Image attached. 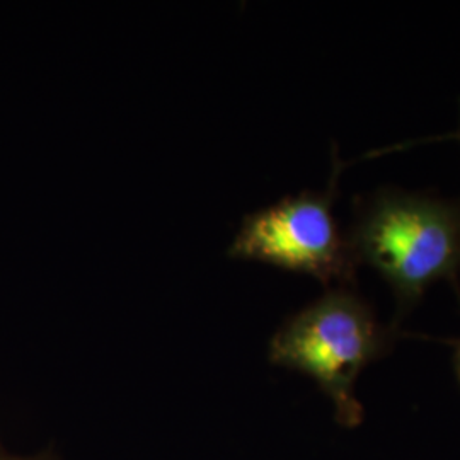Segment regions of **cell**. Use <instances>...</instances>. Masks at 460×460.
Returning <instances> with one entry per match:
<instances>
[{"label":"cell","instance_id":"obj_5","mask_svg":"<svg viewBox=\"0 0 460 460\" xmlns=\"http://www.w3.org/2000/svg\"><path fill=\"white\" fill-rule=\"evenodd\" d=\"M0 460H49L47 457H33V459H19V457H7V456H0Z\"/></svg>","mask_w":460,"mask_h":460},{"label":"cell","instance_id":"obj_1","mask_svg":"<svg viewBox=\"0 0 460 460\" xmlns=\"http://www.w3.org/2000/svg\"><path fill=\"white\" fill-rule=\"evenodd\" d=\"M358 264H368L393 287L406 314L440 279L460 271V203L382 188L355 201L346 234Z\"/></svg>","mask_w":460,"mask_h":460},{"label":"cell","instance_id":"obj_6","mask_svg":"<svg viewBox=\"0 0 460 460\" xmlns=\"http://www.w3.org/2000/svg\"><path fill=\"white\" fill-rule=\"evenodd\" d=\"M450 137H454V138H459V140H460V128H459V130H457V133H452V135H450Z\"/></svg>","mask_w":460,"mask_h":460},{"label":"cell","instance_id":"obj_4","mask_svg":"<svg viewBox=\"0 0 460 460\" xmlns=\"http://www.w3.org/2000/svg\"><path fill=\"white\" fill-rule=\"evenodd\" d=\"M454 368H456V376H457V380H459L460 384V340L459 341H456V351H454Z\"/></svg>","mask_w":460,"mask_h":460},{"label":"cell","instance_id":"obj_3","mask_svg":"<svg viewBox=\"0 0 460 460\" xmlns=\"http://www.w3.org/2000/svg\"><path fill=\"white\" fill-rule=\"evenodd\" d=\"M336 176L338 169L326 191H302L247 215L230 256L305 273L324 285H349L358 261L332 212Z\"/></svg>","mask_w":460,"mask_h":460},{"label":"cell","instance_id":"obj_2","mask_svg":"<svg viewBox=\"0 0 460 460\" xmlns=\"http://www.w3.org/2000/svg\"><path fill=\"white\" fill-rule=\"evenodd\" d=\"M394 336L357 292L334 287L279 326L270 341V362L315 380L332 401L336 421L357 428L363 408L355 382L391 351Z\"/></svg>","mask_w":460,"mask_h":460}]
</instances>
